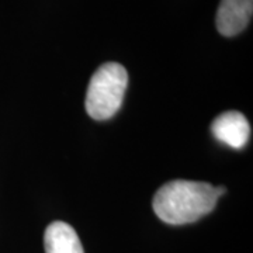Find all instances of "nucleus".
<instances>
[{
    "instance_id": "1",
    "label": "nucleus",
    "mask_w": 253,
    "mask_h": 253,
    "mask_svg": "<svg viewBox=\"0 0 253 253\" xmlns=\"http://www.w3.org/2000/svg\"><path fill=\"white\" fill-rule=\"evenodd\" d=\"M215 187L206 181L172 180L163 184L154 197L155 214L163 222L183 225L196 222L217 206Z\"/></svg>"
},
{
    "instance_id": "2",
    "label": "nucleus",
    "mask_w": 253,
    "mask_h": 253,
    "mask_svg": "<svg viewBox=\"0 0 253 253\" xmlns=\"http://www.w3.org/2000/svg\"><path fill=\"white\" fill-rule=\"evenodd\" d=\"M128 84V73L123 65L107 62L101 65L91 76L87 94L86 111L94 120H109L116 116L124 100Z\"/></svg>"
},
{
    "instance_id": "3",
    "label": "nucleus",
    "mask_w": 253,
    "mask_h": 253,
    "mask_svg": "<svg viewBox=\"0 0 253 253\" xmlns=\"http://www.w3.org/2000/svg\"><path fill=\"white\" fill-rule=\"evenodd\" d=\"M211 132L219 142L232 149H242L249 142L251 124L239 111H226L219 114L211 124Z\"/></svg>"
},
{
    "instance_id": "4",
    "label": "nucleus",
    "mask_w": 253,
    "mask_h": 253,
    "mask_svg": "<svg viewBox=\"0 0 253 253\" xmlns=\"http://www.w3.org/2000/svg\"><path fill=\"white\" fill-rule=\"evenodd\" d=\"M253 0H221L215 17L219 34L234 37L242 33L252 18Z\"/></svg>"
},
{
    "instance_id": "5",
    "label": "nucleus",
    "mask_w": 253,
    "mask_h": 253,
    "mask_svg": "<svg viewBox=\"0 0 253 253\" xmlns=\"http://www.w3.org/2000/svg\"><path fill=\"white\" fill-rule=\"evenodd\" d=\"M44 248L45 253H84L76 231L62 221H55L46 226Z\"/></svg>"
},
{
    "instance_id": "6",
    "label": "nucleus",
    "mask_w": 253,
    "mask_h": 253,
    "mask_svg": "<svg viewBox=\"0 0 253 253\" xmlns=\"http://www.w3.org/2000/svg\"><path fill=\"white\" fill-rule=\"evenodd\" d=\"M215 193H217L218 199L221 197V196H224L226 193V187H224V186H219V187H215Z\"/></svg>"
}]
</instances>
